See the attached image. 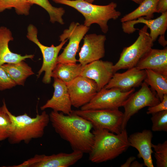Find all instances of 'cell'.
Wrapping results in <instances>:
<instances>
[{
  "mask_svg": "<svg viewBox=\"0 0 167 167\" xmlns=\"http://www.w3.org/2000/svg\"><path fill=\"white\" fill-rule=\"evenodd\" d=\"M50 122L55 132L69 143L73 151L88 153L94 142L92 123L73 113L70 115L52 111Z\"/></svg>",
  "mask_w": 167,
  "mask_h": 167,
  "instance_id": "obj_1",
  "label": "cell"
},
{
  "mask_svg": "<svg viewBox=\"0 0 167 167\" xmlns=\"http://www.w3.org/2000/svg\"><path fill=\"white\" fill-rule=\"evenodd\" d=\"M94 142L88 153L91 162L99 163L116 158L130 146L126 129L115 134L104 129L94 128Z\"/></svg>",
  "mask_w": 167,
  "mask_h": 167,
  "instance_id": "obj_2",
  "label": "cell"
},
{
  "mask_svg": "<svg viewBox=\"0 0 167 167\" xmlns=\"http://www.w3.org/2000/svg\"><path fill=\"white\" fill-rule=\"evenodd\" d=\"M13 123V129L8 139L11 144H17L23 142L28 143L32 139L41 138L45 130L50 122L49 114L45 111L32 118L25 113L15 116L8 110Z\"/></svg>",
  "mask_w": 167,
  "mask_h": 167,
  "instance_id": "obj_3",
  "label": "cell"
},
{
  "mask_svg": "<svg viewBox=\"0 0 167 167\" xmlns=\"http://www.w3.org/2000/svg\"><path fill=\"white\" fill-rule=\"evenodd\" d=\"M55 3L68 6L75 9L83 15L85 18L84 25L89 27L96 24L101 31L106 33L109 30L108 21L116 20L121 13L116 8L117 4L112 2L105 5L92 4L84 0H52Z\"/></svg>",
  "mask_w": 167,
  "mask_h": 167,
  "instance_id": "obj_4",
  "label": "cell"
},
{
  "mask_svg": "<svg viewBox=\"0 0 167 167\" xmlns=\"http://www.w3.org/2000/svg\"><path fill=\"white\" fill-rule=\"evenodd\" d=\"M144 26L139 31V36L131 45L124 47L118 61L113 66V73L121 69H128L135 66L143 56L153 45V40Z\"/></svg>",
  "mask_w": 167,
  "mask_h": 167,
  "instance_id": "obj_5",
  "label": "cell"
},
{
  "mask_svg": "<svg viewBox=\"0 0 167 167\" xmlns=\"http://www.w3.org/2000/svg\"><path fill=\"white\" fill-rule=\"evenodd\" d=\"M72 112L90 122L93 128L107 130L116 134L122 131L123 113L118 108L77 110Z\"/></svg>",
  "mask_w": 167,
  "mask_h": 167,
  "instance_id": "obj_6",
  "label": "cell"
},
{
  "mask_svg": "<svg viewBox=\"0 0 167 167\" xmlns=\"http://www.w3.org/2000/svg\"><path fill=\"white\" fill-rule=\"evenodd\" d=\"M37 31L35 26L30 24L27 28L26 36L29 40L38 46L43 56L42 65L38 72L37 76L38 78L44 71L45 75L42 81L45 84H49L51 81L52 71L58 63V54L68 40L66 39L61 41L58 45L56 46H55L54 45H52L50 46H46L42 44L39 41L37 37Z\"/></svg>",
  "mask_w": 167,
  "mask_h": 167,
  "instance_id": "obj_7",
  "label": "cell"
},
{
  "mask_svg": "<svg viewBox=\"0 0 167 167\" xmlns=\"http://www.w3.org/2000/svg\"><path fill=\"white\" fill-rule=\"evenodd\" d=\"M140 88L132 93L128 98L123 107L124 109L122 129H126L131 118L140 109L145 107L154 106L161 102L156 92L150 88L143 81Z\"/></svg>",
  "mask_w": 167,
  "mask_h": 167,
  "instance_id": "obj_8",
  "label": "cell"
},
{
  "mask_svg": "<svg viewBox=\"0 0 167 167\" xmlns=\"http://www.w3.org/2000/svg\"><path fill=\"white\" fill-rule=\"evenodd\" d=\"M135 91V88L124 92L115 88H103L97 92L88 103L80 107V109L119 108L123 106L126 99Z\"/></svg>",
  "mask_w": 167,
  "mask_h": 167,
  "instance_id": "obj_9",
  "label": "cell"
},
{
  "mask_svg": "<svg viewBox=\"0 0 167 167\" xmlns=\"http://www.w3.org/2000/svg\"><path fill=\"white\" fill-rule=\"evenodd\" d=\"M84 153L73 151L70 153L60 152L50 155H35L33 157L13 167H68L76 163L83 157Z\"/></svg>",
  "mask_w": 167,
  "mask_h": 167,
  "instance_id": "obj_10",
  "label": "cell"
},
{
  "mask_svg": "<svg viewBox=\"0 0 167 167\" xmlns=\"http://www.w3.org/2000/svg\"><path fill=\"white\" fill-rule=\"evenodd\" d=\"M89 27L79 23L72 22L68 28L65 29L59 36V41L69 40V43L58 57V63H76V58L79 43L88 32Z\"/></svg>",
  "mask_w": 167,
  "mask_h": 167,
  "instance_id": "obj_11",
  "label": "cell"
},
{
  "mask_svg": "<svg viewBox=\"0 0 167 167\" xmlns=\"http://www.w3.org/2000/svg\"><path fill=\"white\" fill-rule=\"evenodd\" d=\"M66 85L72 106L77 108L88 103L98 92L95 81L81 75Z\"/></svg>",
  "mask_w": 167,
  "mask_h": 167,
  "instance_id": "obj_12",
  "label": "cell"
},
{
  "mask_svg": "<svg viewBox=\"0 0 167 167\" xmlns=\"http://www.w3.org/2000/svg\"><path fill=\"white\" fill-rule=\"evenodd\" d=\"M83 39V44L79 53L78 60L82 66L104 57L105 36L90 34L85 35Z\"/></svg>",
  "mask_w": 167,
  "mask_h": 167,
  "instance_id": "obj_13",
  "label": "cell"
},
{
  "mask_svg": "<svg viewBox=\"0 0 167 167\" xmlns=\"http://www.w3.org/2000/svg\"><path fill=\"white\" fill-rule=\"evenodd\" d=\"M146 75L145 70H139L134 67L122 73H113L109 82L104 88L107 89L115 88L123 91H128L141 86Z\"/></svg>",
  "mask_w": 167,
  "mask_h": 167,
  "instance_id": "obj_14",
  "label": "cell"
},
{
  "mask_svg": "<svg viewBox=\"0 0 167 167\" xmlns=\"http://www.w3.org/2000/svg\"><path fill=\"white\" fill-rule=\"evenodd\" d=\"M113 63L98 60L83 66L80 75L93 80L96 83L98 92L108 83L113 74Z\"/></svg>",
  "mask_w": 167,
  "mask_h": 167,
  "instance_id": "obj_15",
  "label": "cell"
},
{
  "mask_svg": "<svg viewBox=\"0 0 167 167\" xmlns=\"http://www.w3.org/2000/svg\"><path fill=\"white\" fill-rule=\"evenodd\" d=\"M53 86L54 91L52 97L40 107L41 110L50 108L54 111L70 115L72 111V105L66 84L60 79L54 78Z\"/></svg>",
  "mask_w": 167,
  "mask_h": 167,
  "instance_id": "obj_16",
  "label": "cell"
},
{
  "mask_svg": "<svg viewBox=\"0 0 167 167\" xmlns=\"http://www.w3.org/2000/svg\"><path fill=\"white\" fill-rule=\"evenodd\" d=\"M138 23L144 24L149 28L150 36L154 42L159 36H160V37H165L167 29V12L161 13L160 16L154 19H147L141 17L135 20L122 23L123 31L126 33L132 34L137 29L134 26Z\"/></svg>",
  "mask_w": 167,
  "mask_h": 167,
  "instance_id": "obj_17",
  "label": "cell"
},
{
  "mask_svg": "<svg viewBox=\"0 0 167 167\" xmlns=\"http://www.w3.org/2000/svg\"><path fill=\"white\" fill-rule=\"evenodd\" d=\"M152 132L148 130L135 133L128 137L130 146L137 149L139 152L138 157L142 158L144 165L147 167H154L152 158Z\"/></svg>",
  "mask_w": 167,
  "mask_h": 167,
  "instance_id": "obj_18",
  "label": "cell"
},
{
  "mask_svg": "<svg viewBox=\"0 0 167 167\" xmlns=\"http://www.w3.org/2000/svg\"><path fill=\"white\" fill-rule=\"evenodd\" d=\"M139 70L150 69L167 76V48H151L141 58L135 66Z\"/></svg>",
  "mask_w": 167,
  "mask_h": 167,
  "instance_id": "obj_19",
  "label": "cell"
},
{
  "mask_svg": "<svg viewBox=\"0 0 167 167\" xmlns=\"http://www.w3.org/2000/svg\"><path fill=\"white\" fill-rule=\"evenodd\" d=\"M14 38L10 30L6 27H0V65L8 63H15L26 59H32L34 55L20 54L13 53L10 49L9 43Z\"/></svg>",
  "mask_w": 167,
  "mask_h": 167,
  "instance_id": "obj_20",
  "label": "cell"
},
{
  "mask_svg": "<svg viewBox=\"0 0 167 167\" xmlns=\"http://www.w3.org/2000/svg\"><path fill=\"white\" fill-rule=\"evenodd\" d=\"M8 75L16 85L24 86L26 79L34 74L32 68L24 61L1 65Z\"/></svg>",
  "mask_w": 167,
  "mask_h": 167,
  "instance_id": "obj_21",
  "label": "cell"
},
{
  "mask_svg": "<svg viewBox=\"0 0 167 167\" xmlns=\"http://www.w3.org/2000/svg\"><path fill=\"white\" fill-rule=\"evenodd\" d=\"M83 67L80 63H58L52 71L51 77L60 79L67 85L80 75Z\"/></svg>",
  "mask_w": 167,
  "mask_h": 167,
  "instance_id": "obj_22",
  "label": "cell"
},
{
  "mask_svg": "<svg viewBox=\"0 0 167 167\" xmlns=\"http://www.w3.org/2000/svg\"><path fill=\"white\" fill-rule=\"evenodd\" d=\"M159 0H143L139 6L131 12L126 14L120 19L122 23L136 19L141 17L152 19L157 13L156 6Z\"/></svg>",
  "mask_w": 167,
  "mask_h": 167,
  "instance_id": "obj_23",
  "label": "cell"
},
{
  "mask_svg": "<svg viewBox=\"0 0 167 167\" xmlns=\"http://www.w3.org/2000/svg\"><path fill=\"white\" fill-rule=\"evenodd\" d=\"M145 70L146 75L143 81L150 86L152 90L156 92L157 97L161 101L164 95L167 94V76L150 69Z\"/></svg>",
  "mask_w": 167,
  "mask_h": 167,
  "instance_id": "obj_24",
  "label": "cell"
},
{
  "mask_svg": "<svg viewBox=\"0 0 167 167\" xmlns=\"http://www.w3.org/2000/svg\"><path fill=\"white\" fill-rule=\"evenodd\" d=\"M27 0L31 5L35 4L45 9L49 14L50 21L52 23L57 22L61 24H64L62 16L65 13V10L63 8L53 6L48 0Z\"/></svg>",
  "mask_w": 167,
  "mask_h": 167,
  "instance_id": "obj_25",
  "label": "cell"
},
{
  "mask_svg": "<svg viewBox=\"0 0 167 167\" xmlns=\"http://www.w3.org/2000/svg\"><path fill=\"white\" fill-rule=\"evenodd\" d=\"M4 101L0 107V141L8 139L13 129V123Z\"/></svg>",
  "mask_w": 167,
  "mask_h": 167,
  "instance_id": "obj_26",
  "label": "cell"
},
{
  "mask_svg": "<svg viewBox=\"0 0 167 167\" xmlns=\"http://www.w3.org/2000/svg\"><path fill=\"white\" fill-rule=\"evenodd\" d=\"M31 6L27 0H0V12L14 8L17 14L27 15Z\"/></svg>",
  "mask_w": 167,
  "mask_h": 167,
  "instance_id": "obj_27",
  "label": "cell"
},
{
  "mask_svg": "<svg viewBox=\"0 0 167 167\" xmlns=\"http://www.w3.org/2000/svg\"><path fill=\"white\" fill-rule=\"evenodd\" d=\"M155 151L154 156L157 167H167V141L155 145L152 143Z\"/></svg>",
  "mask_w": 167,
  "mask_h": 167,
  "instance_id": "obj_28",
  "label": "cell"
},
{
  "mask_svg": "<svg viewBox=\"0 0 167 167\" xmlns=\"http://www.w3.org/2000/svg\"><path fill=\"white\" fill-rule=\"evenodd\" d=\"M152 130L154 131H167V110L152 114Z\"/></svg>",
  "mask_w": 167,
  "mask_h": 167,
  "instance_id": "obj_29",
  "label": "cell"
},
{
  "mask_svg": "<svg viewBox=\"0 0 167 167\" xmlns=\"http://www.w3.org/2000/svg\"><path fill=\"white\" fill-rule=\"evenodd\" d=\"M16 85L15 82L9 77L0 65V90L10 89Z\"/></svg>",
  "mask_w": 167,
  "mask_h": 167,
  "instance_id": "obj_30",
  "label": "cell"
},
{
  "mask_svg": "<svg viewBox=\"0 0 167 167\" xmlns=\"http://www.w3.org/2000/svg\"><path fill=\"white\" fill-rule=\"evenodd\" d=\"M165 110H167V94L164 95L163 100L160 103L148 107L146 113L148 114H152Z\"/></svg>",
  "mask_w": 167,
  "mask_h": 167,
  "instance_id": "obj_31",
  "label": "cell"
},
{
  "mask_svg": "<svg viewBox=\"0 0 167 167\" xmlns=\"http://www.w3.org/2000/svg\"><path fill=\"white\" fill-rule=\"evenodd\" d=\"M157 13H162L167 12V0H159L156 6Z\"/></svg>",
  "mask_w": 167,
  "mask_h": 167,
  "instance_id": "obj_32",
  "label": "cell"
},
{
  "mask_svg": "<svg viewBox=\"0 0 167 167\" xmlns=\"http://www.w3.org/2000/svg\"><path fill=\"white\" fill-rule=\"evenodd\" d=\"M136 158L135 156H130L127 159L126 162L121 165L120 166L121 167H129L132 162Z\"/></svg>",
  "mask_w": 167,
  "mask_h": 167,
  "instance_id": "obj_33",
  "label": "cell"
},
{
  "mask_svg": "<svg viewBox=\"0 0 167 167\" xmlns=\"http://www.w3.org/2000/svg\"><path fill=\"white\" fill-rule=\"evenodd\" d=\"M143 163H141L137 161L134 160L131 163V167H143L144 166Z\"/></svg>",
  "mask_w": 167,
  "mask_h": 167,
  "instance_id": "obj_34",
  "label": "cell"
},
{
  "mask_svg": "<svg viewBox=\"0 0 167 167\" xmlns=\"http://www.w3.org/2000/svg\"><path fill=\"white\" fill-rule=\"evenodd\" d=\"M135 2L138 4H140L143 1V0H131Z\"/></svg>",
  "mask_w": 167,
  "mask_h": 167,
  "instance_id": "obj_35",
  "label": "cell"
},
{
  "mask_svg": "<svg viewBox=\"0 0 167 167\" xmlns=\"http://www.w3.org/2000/svg\"><path fill=\"white\" fill-rule=\"evenodd\" d=\"M88 2L92 3L95 0H84Z\"/></svg>",
  "mask_w": 167,
  "mask_h": 167,
  "instance_id": "obj_36",
  "label": "cell"
}]
</instances>
